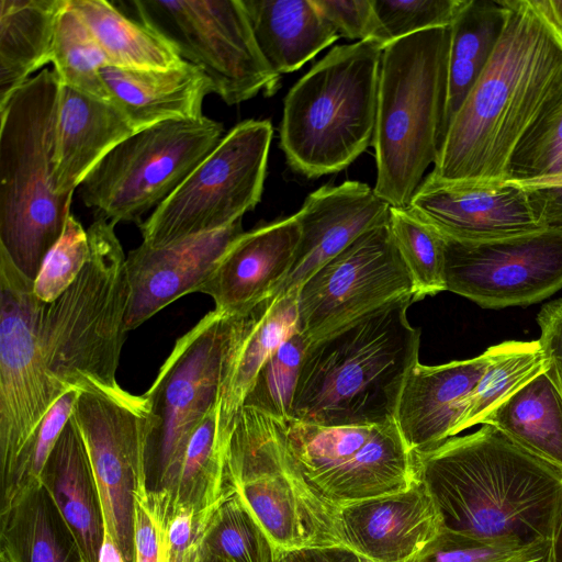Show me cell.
I'll use <instances>...</instances> for the list:
<instances>
[{"label":"cell","instance_id":"obj_1","mask_svg":"<svg viewBox=\"0 0 562 562\" xmlns=\"http://www.w3.org/2000/svg\"><path fill=\"white\" fill-rule=\"evenodd\" d=\"M502 4L503 31L447 128L430 172L438 180L505 183L518 148L562 99V32L536 0Z\"/></svg>","mask_w":562,"mask_h":562},{"label":"cell","instance_id":"obj_2","mask_svg":"<svg viewBox=\"0 0 562 562\" xmlns=\"http://www.w3.org/2000/svg\"><path fill=\"white\" fill-rule=\"evenodd\" d=\"M445 530L524 546L552 541L562 517V470L483 425L414 452Z\"/></svg>","mask_w":562,"mask_h":562},{"label":"cell","instance_id":"obj_3","mask_svg":"<svg viewBox=\"0 0 562 562\" xmlns=\"http://www.w3.org/2000/svg\"><path fill=\"white\" fill-rule=\"evenodd\" d=\"M414 302L398 299L311 342L291 418L323 426L394 422L406 376L418 362L420 330L407 318Z\"/></svg>","mask_w":562,"mask_h":562},{"label":"cell","instance_id":"obj_4","mask_svg":"<svg viewBox=\"0 0 562 562\" xmlns=\"http://www.w3.org/2000/svg\"><path fill=\"white\" fill-rule=\"evenodd\" d=\"M59 94L56 72L44 68L0 105V248L33 281L72 200L55 188Z\"/></svg>","mask_w":562,"mask_h":562},{"label":"cell","instance_id":"obj_5","mask_svg":"<svg viewBox=\"0 0 562 562\" xmlns=\"http://www.w3.org/2000/svg\"><path fill=\"white\" fill-rule=\"evenodd\" d=\"M114 224L95 217L88 227L90 257L74 283L44 303L40 341L46 369L64 391L124 397L116 380L130 301L126 256Z\"/></svg>","mask_w":562,"mask_h":562},{"label":"cell","instance_id":"obj_6","mask_svg":"<svg viewBox=\"0 0 562 562\" xmlns=\"http://www.w3.org/2000/svg\"><path fill=\"white\" fill-rule=\"evenodd\" d=\"M450 26L396 40L383 48L376 125L374 192L408 206L435 165L446 134Z\"/></svg>","mask_w":562,"mask_h":562},{"label":"cell","instance_id":"obj_7","mask_svg":"<svg viewBox=\"0 0 562 562\" xmlns=\"http://www.w3.org/2000/svg\"><path fill=\"white\" fill-rule=\"evenodd\" d=\"M383 46L333 47L289 90L280 147L306 178L338 172L373 145Z\"/></svg>","mask_w":562,"mask_h":562},{"label":"cell","instance_id":"obj_8","mask_svg":"<svg viewBox=\"0 0 562 562\" xmlns=\"http://www.w3.org/2000/svg\"><path fill=\"white\" fill-rule=\"evenodd\" d=\"M235 492L257 519L276 554L342 544L339 509L323 499L294 462L281 422L250 406L236 416L227 448Z\"/></svg>","mask_w":562,"mask_h":562},{"label":"cell","instance_id":"obj_9","mask_svg":"<svg viewBox=\"0 0 562 562\" xmlns=\"http://www.w3.org/2000/svg\"><path fill=\"white\" fill-rule=\"evenodd\" d=\"M207 116L166 121L134 133L115 146L80 183V196L95 217L114 225L155 210L224 137Z\"/></svg>","mask_w":562,"mask_h":562},{"label":"cell","instance_id":"obj_10","mask_svg":"<svg viewBox=\"0 0 562 562\" xmlns=\"http://www.w3.org/2000/svg\"><path fill=\"white\" fill-rule=\"evenodd\" d=\"M272 135L268 120L235 125L138 225L143 243L165 246L241 220L261 199Z\"/></svg>","mask_w":562,"mask_h":562},{"label":"cell","instance_id":"obj_11","mask_svg":"<svg viewBox=\"0 0 562 562\" xmlns=\"http://www.w3.org/2000/svg\"><path fill=\"white\" fill-rule=\"evenodd\" d=\"M282 426L302 475L335 508L405 491L417 480L414 452L395 420L323 426L288 418Z\"/></svg>","mask_w":562,"mask_h":562},{"label":"cell","instance_id":"obj_12","mask_svg":"<svg viewBox=\"0 0 562 562\" xmlns=\"http://www.w3.org/2000/svg\"><path fill=\"white\" fill-rule=\"evenodd\" d=\"M138 20L169 40L182 58L200 67L228 105L280 85L261 55L240 0H134Z\"/></svg>","mask_w":562,"mask_h":562},{"label":"cell","instance_id":"obj_13","mask_svg":"<svg viewBox=\"0 0 562 562\" xmlns=\"http://www.w3.org/2000/svg\"><path fill=\"white\" fill-rule=\"evenodd\" d=\"M229 317L216 310L175 344L151 386L146 446L147 483L162 488L179 468L206 414L216 407Z\"/></svg>","mask_w":562,"mask_h":562},{"label":"cell","instance_id":"obj_14","mask_svg":"<svg viewBox=\"0 0 562 562\" xmlns=\"http://www.w3.org/2000/svg\"><path fill=\"white\" fill-rule=\"evenodd\" d=\"M34 281L0 248V481L13 472L37 427L66 393L48 373Z\"/></svg>","mask_w":562,"mask_h":562},{"label":"cell","instance_id":"obj_15","mask_svg":"<svg viewBox=\"0 0 562 562\" xmlns=\"http://www.w3.org/2000/svg\"><path fill=\"white\" fill-rule=\"evenodd\" d=\"M406 296L414 299L412 277L389 223L379 225L299 288L297 329L311 344Z\"/></svg>","mask_w":562,"mask_h":562},{"label":"cell","instance_id":"obj_16","mask_svg":"<svg viewBox=\"0 0 562 562\" xmlns=\"http://www.w3.org/2000/svg\"><path fill=\"white\" fill-rule=\"evenodd\" d=\"M149 409L144 395L117 398L80 392L72 411L99 491L105 532L126 562H134L135 491L148 486Z\"/></svg>","mask_w":562,"mask_h":562},{"label":"cell","instance_id":"obj_17","mask_svg":"<svg viewBox=\"0 0 562 562\" xmlns=\"http://www.w3.org/2000/svg\"><path fill=\"white\" fill-rule=\"evenodd\" d=\"M443 237L446 290L481 307L531 305L562 289V227L486 241Z\"/></svg>","mask_w":562,"mask_h":562},{"label":"cell","instance_id":"obj_18","mask_svg":"<svg viewBox=\"0 0 562 562\" xmlns=\"http://www.w3.org/2000/svg\"><path fill=\"white\" fill-rule=\"evenodd\" d=\"M408 209L443 236L462 241L516 237L562 227V188L451 183L428 173Z\"/></svg>","mask_w":562,"mask_h":562},{"label":"cell","instance_id":"obj_19","mask_svg":"<svg viewBox=\"0 0 562 562\" xmlns=\"http://www.w3.org/2000/svg\"><path fill=\"white\" fill-rule=\"evenodd\" d=\"M244 233L241 220L221 229L165 246L142 243L126 255L130 301L126 330H133L179 297L199 292Z\"/></svg>","mask_w":562,"mask_h":562},{"label":"cell","instance_id":"obj_20","mask_svg":"<svg viewBox=\"0 0 562 562\" xmlns=\"http://www.w3.org/2000/svg\"><path fill=\"white\" fill-rule=\"evenodd\" d=\"M391 205L367 183L349 180L310 193L294 214L301 237L278 294L299 288L364 232L387 224Z\"/></svg>","mask_w":562,"mask_h":562},{"label":"cell","instance_id":"obj_21","mask_svg":"<svg viewBox=\"0 0 562 562\" xmlns=\"http://www.w3.org/2000/svg\"><path fill=\"white\" fill-rule=\"evenodd\" d=\"M342 546L372 562H406L443 530L424 483L339 509Z\"/></svg>","mask_w":562,"mask_h":562},{"label":"cell","instance_id":"obj_22","mask_svg":"<svg viewBox=\"0 0 562 562\" xmlns=\"http://www.w3.org/2000/svg\"><path fill=\"white\" fill-rule=\"evenodd\" d=\"M301 237L295 215L244 232L199 290L211 296L216 311L249 313L272 297L286 278Z\"/></svg>","mask_w":562,"mask_h":562},{"label":"cell","instance_id":"obj_23","mask_svg":"<svg viewBox=\"0 0 562 562\" xmlns=\"http://www.w3.org/2000/svg\"><path fill=\"white\" fill-rule=\"evenodd\" d=\"M297 329V291L278 294L229 317L217 411V440L227 450L237 414L269 357Z\"/></svg>","mask_w":562,"mask_h":562},{"label":"cell","instance_id":"obj_24","mask_svg":"<svg viewBox=\"0 0 562 562\" xmlns=\"http://www.w3.org/2000/svg\"><path fill=\"white\" fill-rule=\"evenodd\" d=\"M492 350L438 366L416 362L403 385L395 422L412 452L430 450L454 437L468 398L483 375Z\"/></svg>","mask_w":562,"mask_h":562},{"label":"cell","instance_id":"obj_25","mask_svg":"<svg viewBox=\"0 0 562 562\" xmlns=\"http://www.w3.org/2000/svg\"><path fill=\"white\" fill-rule=\"evenodd\" d=\"M100 75L135 132L166 121L201 117L205 97L214 93L206 74L187 60L170 69L108 65Z\"/></svg>","mask_w":562,"mask_h":562},{"label":"cell","instance_id":"obj_26","mask_svg":"<svg viewBox=\"0 0 562 562\" xmlns=\"http://www.w3.org/2000/svg\"><path fill=\"white\" fill-rule=\"evenodd\" d=\"M134 133L131 122L114 102L97 99L60 83L56 192L72 198L88 173Z\"/></svg>","mask_w":562,"mask_h":562},{"label":"cell","instance_id":"obj_27","mask_svg":"<svg viewBox=\"0 0 562 562\" xmlns=\"http://www.w3.org/2000/svg\"><path fill=\"white\" fill-rule=\"evenodd\" d=\"M85 562H98L105 528L87 448L71 417L60 432L41 475Z\"/></svg>","mask_w":562,"mask_h":562},{"label":"cell","instance_id":"obj_28","mask_svg":"<svg viewBox=\"0 0 562 562\" xmlns=\"http://www.w3.org/2000/svg\"><path fill=\"white\" fill-rule=\"evenodd\" d=\"M257 46L278 75L300 69L339 35L313 0H240Z\"/></svg>","mask_w":562,"mask_h":562},{"label":"cell","instance_id":"obj_29","mask_svg":"<svg viewBox=\"0 0 562 562\" xmlns=\"http://www.w3.org/2000/svg\"><path fill=\"white\" fill-rule=\"evenodd\" d=\"M0 562H85L42 485L0 507Z\"/></svg>","mask_w":562,"mask_h":562},{"label":"cell","instance_id":"obj_30","mask_svg":"<svg viewBox=\"0 0 562 562\" xmlns=\"http://www.w3.org/2000/svg\"><path fill=\"white\" fill-rule=\"evenodd\" d=\"M65 0H0V105L50 63Z\"/></svg>","mask_w":562,"mask_h":562},{"label":"cell","instance_id":"obj_31","mask_svg":"<svg viewBox=\"0 0 562 562\" xmlns=\"http://www.w3.org/2000/svg\"><path fill=\"white\" fill-rule=\"evenodd\" d=\"M546 372L499 404L482 425L494 426L529 453L562 470V394Z\"/></svg>","mask_w":562,"mask_h":562},{"label":"cell","instance_id":"obj_32","mask_svg":"<svg viewBox=\"0 0 562 562\" xmlns=\"http://www.w3.org/2000/svg\"><path fill=\"white\" fill-rule=\"evenodd\" d=\"M105 55L109 65L134 69H170L186 60L160 33L104 0H68Z\"/></svg>","mask_w":562,"mask_h":562},{"label":"cell","instance_id":"obj_33","mask_svg":"<svg viewBox=\"0 0 562 562\" xmlns=\"http://www.w3.org/2000/svg\"><path fill=\"white\" fill-rule=\"evenodd\" d=\"M504 21L502 0H464L453 19L448 55L446 132L487 65Z\"/></svg>","mask_w":562,"mask_h":562},{"label":"cell","instance_id":"obj_34","mask_svg":"<svg viewBox=\"0 0 562 562\" xmlns=\"http://www.w3.org/2000/svg\"><path fill=\"white\" fill-rule=\"evenodd\" d=\"M158 490L166 491L177 504L196 510L210 508L235 493L227 470V451L217 440L216 407L194 431L175 474Z\"/></svg>","mask_w":562,"mask_h":562},{"label":"cell","instance_id":"obj_35","mask_svg":"<svg viewBox=\"0 0 562 562\" xmlns=\"http://www.w3.org/2000/svg\"><path fill=\"white\" fill-rule=\"evenodd\" d=\"M492 358L468 398L454 436L483 424L504 401L535 376L546 372L548 364L539 340H507L491 346Z\"/></svg>","mask_w":562,"mask_h":562},{"label":"cell","instance_id":"obj_36","mask_svg":"<svg viewBox=\"0 0 562 562\" xmlns=\"http://www.w3.org/2000/svg\"><path fill=\"white\" fill-rule=\"evenodd\" d=\"M50 63L63 86L113 102L100 75L109 61L68 0L57 15Z\"/></svg>","mask_w":562,"mask_h":562},{"label":"cell","instance_id":"obj_37","mask_svg":"<svg viewBox=\"0 0 562 562\" xmlns=\"http://www.w3.org/2000/svg\"><path fill=\"white\" fill-rule=\"evenodd\" d=\"M389 228L412 277L415 302L446 291L445 237L408 206H391Z\"/></svg>","mask_w":562,"mask_h":562},{"label":"cell","instance_id":"obj_38","mask_svg":"<svg viewBox=\"0 0 562 562\" xmlns=\"http://www.w3.org/2000/svg\"><path fill=\"white\" fill-rule=\"evenodd\" d=\"M205 562H274L270 539L239 495L217 507L204 537Z\"/></svg>","mask_w":562,"mask_h":562},{"label":"cell","instance_id":"obj_39","mask_svg":"<svg viewBox=\"0 0 562 562\" xmlns=\"http://www.w3.org/2000/svg\"><path fill=\"white\" fill-rule=\"evenodd\" d=\"M308 345V339L299 329L290 335L260 369L243 406L259 409L281 423L291 418L301 364Z\"/></svg>","mask_w":562,"mask_h":562},{"label":"cell","instance_id":"obj_40","mask_svg":"<svg viewBox=\"0 0 562 562\" xmlns=\"http://www.w3.org/2000/svg\"><path fill=\"white\" fill-rule=\"evenodd\" d=\"M80 391L66 392L44 417L26 443L9 480L1 485L3 507L29 490L41 486V475L55 443L71 417Z\"/></svg>","mask_w":562,"mask_h":562},{"label":"cell","instance_id":"obj_41","mask_svg":"<svg viewBox=\"0 0 562 562\" xmlns=\"http://www.w3.org/2000/svg\"><path fill=\"white\" fill-rule=\"evenodd\" d=\"M154 492L162 530L160 562H205L204 537L223 501L210 508L196 510L177 504L164 490Z\"/></svg>","mask_w":562,"mask_h":562},{"label":"cell","instance_id":"obj_42","mask_svg":"<svg viewBox=\"0 0 562 562\" xmlns=\"http://www.w3.org/2000/svg\"><path fill=\"white\" fill-rule=\"evenodd\" d=\"M90 257L87 229L70 213L57 243L47 254L34 280V293L43 303L58 299L77 279Z\"/></svg>","mask_w":562,"mask_h":562},{"label":"cell","instance_id":"obj_43","mask_svg":"<svg viewBox=\"0 0 562 562\" xmlns=\"http://www.w3.org/2000/svg\"><path fill=\"white\" fill-rule=\"evenodd\" d=\"M389 44L436 27H449L464 0H371Z\"/></svg>","mask_w":562,"mask_h":562},{"label":"cell","instance_id":"obj_44","mask_svg":"<svg viewBox=\"0 0 562 562\" xmlns=\"http://www.w3.org/2000/svg\"><path fill=\"white\" fill-rule=\"evenodd\" d=\"M562 172V99L518 148L509 180H530Z\"/></svg>","mask_w":562,"mask_h":562},{"label":"cell","instance_id":"obj_45","mask_svg":"<svg viewBox=\"0 0 562 562\" xmlns=\"http://www.w3.org/2000/svg\"><path fill=\"white\" fill-rule=\"evenodd\" d=\"M529 547L514 540L486 541L443 530L406 562H508Z\"/></svg>","mask_w":562,"mask_h":562},{"label":"cell","instance_id":"obj_46","mask_svg":"<svg viewBox=\"0 0 562 562\" xmlns=\"http://www.w3.org/2000/svg\"><path fill=\"white\" fill-rule=\"evenodd\" d=\"M316 8L342 37L357 42L373 41L385 47V33L371 0H313Z\"/></svg>","mask_w":562,"mask_h":562},{"label":"cell","instance_id":"obj_47","mask_svg":"<svg viewBox=\"0 0 562 562\" xmlns=\"http://www.w3.org/2000/svg\"><path fill=\"white\" fill-rule=\"evenodd\" d=\"M134 498V562H160L162 530L155 492L138 487Z\"/></svg>","mask_w":562,"mask_h":562},{"label":"cell","instance_id":"obj_48","mask_svg":"<svg viewBox=\"0 0 562 562\" xmlns=\"http://www.w3.org/2000/svg\"><path fill=\"white\" fill-rule=\"evenodd\" d=\"M538 339L548 369L562 374V297L544 304L537 315Z\"/></svg>","mask_w":562,"mask_h":562},{"label":"cell","instance_id":"obj_49","mask_svg":"<svg viewBox=\"0 0 562 562\" xmlns=\"http://www.w3.org/2000/svg\"><path fill=\"white\" fill-rule=\"evenodd\" d=\"M362 557L342 544L304 547L276 554L274 562H361Z\"/></svg>","mask_w":562,"mask_h":562},{"label":"cell","instance_id":"obj_50","mask_svg":"<svg viewBox=\"0 0 562 562\" xmlns=\"http://www.w3.org/2000/svg\"><path fill=\"white\" fill-rule=\"evenodd\" d=\"M508 562H555L553 540L530 546Z\"/></svg>","mask_w":562,"mask_h":562},{"label":"cell","instance_id":"obj_51","mask_svg":"<svg viewBox=\"0 0 562 562\" xmlns=\"http://www.w3.org/2000/svg\"><path fill=\"white\" fill-rule=\"evenodd\" d=\"M98 562H126L113 539L105 532Z\"/></svg>","mask_w":562,"mask_h":562},{"label":"cell","instance_id":"obj_52","mask_svg":"<svg viewBox=\"0 0 562 562\" xmlns=\"http://www.w3.org/2000/svg\"><path fill=\"white\" fill-rule=\"evenodd\" d=\"M536 3L562 32V0H536Z\"/></svg>","mask_w":562,"mask_h":562},{"label":"cell","instance_id":"obj_53","mask_svg":"<svg viewBox=\"0 0 562 562\" xmlns=\"http://www.w3.org/2000/svg\"><path fill=\"white\" fill-rule=\"evenodd\" d=\"M553 555L555 562H562V517L553 538Z\"/></svg>","mask_w":562,"mask_h":562},{"label":"cell","instance_id":"obj_54","mask_svg":"<svg viewBox=\"0 0 562 562\" xmlns=\"http://www.w3.org/2000/svg\"><path fill=\"white\" fill-rule=\"evenodd\" d=\"M361 562H372V561H370V560H368L367 558L362 557Z\"/></svg>","mask_w":562,"mask_h":562}]
</instances>
